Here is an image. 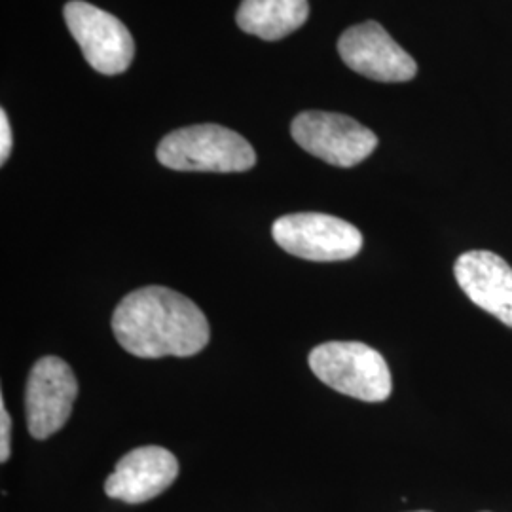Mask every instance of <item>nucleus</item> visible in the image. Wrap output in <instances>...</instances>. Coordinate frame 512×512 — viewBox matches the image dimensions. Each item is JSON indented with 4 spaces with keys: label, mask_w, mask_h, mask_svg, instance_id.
Listing matches in <instances>:
<instances>
[{
    "label": "nucleus",
    "mask_w": 512,
    "mask_h": 512,
    "mask_svg": "<svg viewBox=\"0 0 512 512\" xmlns=\"http://www.w3.org/2000/svg\"><path fill=\"white\" fill-rule=\"evenodd\" d=\"M78 380L63 359L46 355L38 359L25 387V412L29 433L37 440L57 433L73 412Z\"/></svg>",
    "instance_id": "nucleus-7"
},
{
    "label": "nucleus",
    "mask_w": 512,
    "mask_h": 512,
    "mask_svg": "<svg viewBox=\"0 0 512 512\" xmlns=\"http://www.w3.org/2000/svg\"><path fill=\"white\" fill-rule=\"evenodd\" d=\"M418 512H429V511H418Z\"/></svg>",
    "instance_id": "nucleus-14"
},
{
    "label": "nucleus",
    "mask_w": 512,
    "mask_h": 512,
    "mask_svg": "<svg viewBox=\"0 0 512 512\" xmlns=\"http://www.w3.org/2000/svg\"><path fill=\"white\" fill-rule=\"evenodd\" d=\"M311 372L334 391L365 403H384L393 382L384 357L363 342H327L310 353Z\"/></svg>",
    "instance_id": "nucleus-3"
},
{
    "label": "nucleus",
    "mask_w": 512,
    "mask_h": 512,
    "mask_svg": "<svg viewBox=\"0 0 512 512\" xmlns=\"http://www.w3.org/2000/svg\"><path fill=\"white\" fill-rule=\"evenodd\" d=\"M10 429H12V420L6 410L4 399H0V461L6 463L10 458Z\"/></svg>",
    "instance_id": "nucleus-12"
},
{
    "label": "nucleus",
    "mask_w": 512,
    "mask_h": 512,
    "mask_svg": "<svg viewBox=\"0 0 512 512\" xmlns=\"http://www.w3.org/2000/svg\"><path fill=\"white\" fill-rule=\"evenodd\" d=\"M291 133L311 156L336 167L361 164L378 147L374 131L334 112H302L294 118Z\"/></svg>",
    "instance_id": "nucleus-5"
},
{
    "label": "nucleus",
    "mask_w": 512,
    "mask_h": 512,
    "mask_svg": "<svg viewBox=\"0 0 512 512\" xmlns=\"http://www.w3.org/2000/svg\"><path fill=\"white\" fill-rule=\"evenodd\" d=\"M338 52L351 71L378 82H408L418 73L412 55L376 21L349 27L338 40Z\"/></svg>",
    "instance_id": "nucleus-8"
},
{
    "label": "nucleus",
    "mask_w": 512,
    "mask_h": 512,
    "mask_svg": "<svg viewBox=\"0 0 512 512\" xmlns=\"http://www.w3.org/2000/svg\"><path fill=\"white\" fill-rule=\"evenodd\" d=\"M272 236L289 255L313 262L349 260L363 249V236L353 224L323 213L285 215L275 220Z\"/></svg>",
    "instance_id": "nucleus-4"
},
{
    "label": "nucleus",
    "mask_w": 512,
    "mask_h": 512,
    "mask_svg": "<svg viewBox=\"0 0 512 512\" xmlns=\"http://www.w3.org/2000/svg\"><path fill=\"white\" fill-rule=\"evenodd\" d=\"M65 21L84 59L97 73L122 74L131 65L135 44L120 19L84 0H71L65 6Z\"/></svg>",
    "instance_id": "nucleus-6"
},
{
    "label": "nucleus",
    "mask_w": 512,
    "mask_h": 512,
    "mask_svg": "<svg viewBox=\"0 0 512 512\" xmlns=\"http://www.w3.org/2000/svg\"><path fill=\"white\" fill-rule=\"evenodd\" d=\"M179 476V461L162 446L135 448L118 461L105 482V494L129 505L164 494Z\"/></svg>",
    "instance_id": "nucleus-9"
},
{
    "label": "nucleus",
    "mask_w": 512,
    "mask_h": 512,
    "mask_svg": "<svg viewBox=\"0 0 512 512\" xmlns=\"http://www.w3.org/2000/svg\"><path fill=\"white\" fill-rule=\"evenodd\" d=\"M112 332L122 348L141 359L192 357L211 336L203 311L167 287L129 293L114 310Z\"/></svg>",
    "instance_id": "nucleus-1"
},
{
    "label": "nucleus",
    "mask_w": 512,
    "mask_h": 512,
    "mask_svg": "<svg viewBox=\"0 0 512 512\" xmlns=\"http://www.w3.org/2000/svg\"><path fill=\"white\" fill-rule=\"evenodd\" d=\"M454 275L473 304L512 329V268L501 256L490 251L463 253Z\"/></svg>",
    "instance_id": "nucleus-10"
},
{
    "label": "nucleus",
    "mask_w": 512,
    "mask_h": 512,
    "mask_svg": "<svg viewBox=\"0 0 512 512\" xmlns=\"http://www.w3.org/2000/svg\"><path fill=\"white\" fill-rule=\"evenodd\" d=\"M158 162L175 171L243 173L255 167L253 147L232 129L202 124L165 135L158 147Z\"/></svg>",
    "instance_id": "nucleus-2"
},
{
    "label": "nucleus",
    "mask_w": 512,
    "mask_h": 512,
    "mask_svg": "<svg viewBox=\"0 0 512 512\" xmlns=\"http://www.w3.org/2000/svg\"><path fill=\"white\" fill-rule=\"evenodd\" d=\"M308 16V0H243L236 19L241 31L274 42L300 29Z\"/></svg>",
    "instance_id": "nucleus-11"
},
{
    "label": "nucleus",
    "mask_w": 512,
    "mask_h": 512,
    "mask_svg": "<svg viewBox=\"0 0 512 512\" xmlns=\"http://www.w3.org/2000/svg\"><path fill=\"white\" fill-rule=\"evenodd\" d=\"M12 150V129L8 124V116L0 110V164H6Z\"/></svg>",
    "instance_id": "nucleus-13"
}]
</instances>
